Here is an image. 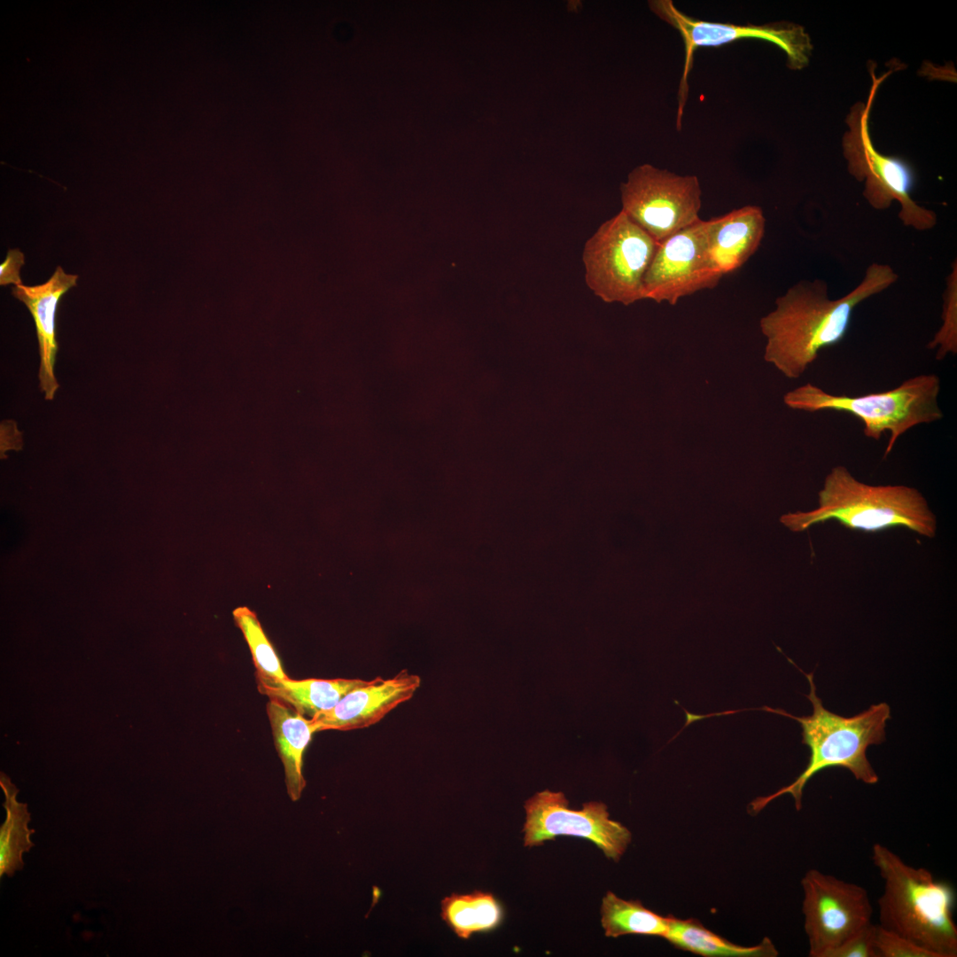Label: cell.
<instances>
[{
	"mask_svg": "<svg viewBox=\"0 0 957 957\" xmlns=\"http://www.w3.org/2000/svg\"><path fill=\"white\" fill-rule=\"evenodd\" d=\"M887 264L872 263L853 290L829 300L826 281L803 280L775 300V308L760 319L766 338L764 358L789 378L799 377L825 347L845 336L854 308L897 282Z\"/></svg>",
	"mask_w": 957,
	"mask_h": 957,
	"instance_id": "obj_1",
	"label": "cell"
},
{
	"mask_svg": "<svg viewBox=\"0 0 957 957\" xmlns=\"http://www.w3.org/2000/svg\"><path fill=\"white\" fill-rule=\"evenodd\" d=\"M810 692L805 696L811 702L813 713L798 717L782 709L763 706L761 710L785 716L798 721L802 727V743L810 749V757L804 771L789 785L768 796L759 797L750 804V812L757 814L775 798L790 794L795 807H802L803 790L810 779L819 772L830 767L849 770L853 776L866 784H875L878 775L867 758V749L872 744L884 741V728L891 718V709L886 703L872 704L868 709L852 717H844L826 709L817 696L813 673H805Z\"/></svg>",
	"mask_w": 957,
	"mask_h": 957,
	"instance_id": "obj_2",
	"label": "cell"
},
{
	"mask_svg": "<svg viewBox=\"0 0 957 957\" xmlns=\"http://www.w3.org/2000/svg\"><path fill=\"white\" fill-rule=\"evenodd\" d=\"M871 859L883 880L878 899L879 925L934 957H956V894L953 885L937 880L924 868L908 865L879 843L873 845Z\"/></svg>",
	"mask_w": 957,
	"mask_h": 957,
	"instance_id": "obj_3",
	"label": "cell"
},
{
	"mask_svg": "<svg viewBox=\"0 0 957 957\" xmlns=\"http://www.w3.org/2000/svg\"><path fill=\"white\" fill-rule=\"evenodd\" d=\"M834 519L847 528L875 533L902 526L933 538L937 523L922 494L906 486H871L856 479L844 466L831 469L818 493V507L788 513L780 522L799 533Z\"/></svg>",
	"mask_w": 957,
	"mask_h": 957,
	"instance_id": "obj_4",
	"label": "cell"
},
{
	"mask_svg": "<svg viewBox=\"0 0 957 957\" xmlns=\"http://www.w3.org/2000/svg\"><path fill=\"white\" fill-rule=\"evenodd\" d=\"M940 379L936 374L911 377L891 390L860 396L835 395L807 383L783 397L784 403L798 410L817 412L834 410L850 413L864 425V434L880 440L889 432L884 457L899 438L909 429L942 419L938 398Z\"/></svg>",
	"mask_w": 957,
	"mask_h": 957,
	"instance_id": "obj_5",
	"label": "cell"
},
{
	"mask_svg": "<svg viewBox=\"0 0 957 957\" xmlns=\"http://www.w3.org/2000/svg\"><path fill=\"white\" fill-rule=\"evenodd\" d=\"M897 67L881 77L870 66L872 86L867 104L858 102L846 118L849 131L843 138L844 155L849 173L859 182L865 181L863 196L875 210H885L893 200L900 204L899 218L906 227L924 231L935 227V212L918 205L911 197L915 173L905 160L883 155L875 148L869 133V115L879 85Z\"/></svg>",
	"mask_w": 957,
	"mask_h": 957,
	"instance_id": "obj_6",
	"label": "cell"
},
{
	"mask_svg": "<svg viewBox=\"0 0 957 957\" xmlns=\"http://www.w3.org/2000/svg\"><path fill=\"white\" fill-rule=\"evenodd\" d=\"M658 243L620 211L585 244L582 261L588 288L605 302L643 300V278Z\"/></svg>",
	"mask_w": 957,
	"mask_h": 957,
	"instance_id": "obj_7",
	"label": "cell"
},
{
	"mask_svg": "<svg viewBox=\"0 0 957 957\" xmlns=\"http://www.w3.org/2000/svg\"><path fill=\"white\" fill-rule=\"evenodd\" d=\"M620 191L621 211L657 243L700 220L702 191L696 175L643 164L629 173Z\"/></svg>",
	"mask_w": 957,
	"mask_h": 957,
	"instance_id": "obj_8",
	"label": "cell"
},
{
	"mask_svg": "<svg viewBox=\"0 0 957 957\" xmlns=\"http://www.w3.org/2000/svg\"><path fill=\"white\" fill-rule=\"evenodd\" d=\"M650 10L662 20L676 29L685 49V62L679 92L678 122L682 115L688 92V74L693 55L700 47H720L737 40L758 39L770 42L787 56V65L793 70L805 67L810 60L813 44L804 27L776 22L765 25H735L694 19L679 11L671 0L650 1Z\"/></svg>",
	"mask_w": 957,
	"mask_h": 957,
	"instance_id": "obj_9",
	"label": "cell"
},
{
	"mask_svg": "<svg viewBox=\"0 0 957 957\" xmlns=\"http://www.w3.org/2000/svg\"><path fill=\"white\" fill-rule=\"evenodd\" d=\"M801 886L810 957H827L831 950L872 923L873 908L864 887L815 868L805 874Z\"/></svg>",
	"mask_w": 957,
	"mask_h": 957,
	"instance_id": "obj_10",
	"label": "cell"
},
{
	"mask_svg": "<svg viewBox=\"0 0 957 957\" xmlns=\"http://www.w3.org/2000/svg\"><path fill=\"white\" fill-rule=\"evenodd\" d=\"M524 844L533 847L557 836H572L593 842L603 854L619 861L631 842V832L610 819L607 806L588 802L572 810L562 792L543 790L525 803Z\"/></svg>",
	"mask_w": 957,
	"mask_h": 957,
	"instance_id": "obj_11",
	"label": "cell"
},
{
	"mask_svg": "<svg viewBox=\"0 0 957 957\" xmlns=\"http://www.w3.org/2000/svg\"><path fill=\"white\" fill-rule=\"evenodd\" d=\"M709 222L700 219L658 243L643 278V298L676 305L681 298L713 289L722 276L708 254Z\"/></svg>",
	"mask_w": 957,
	"mask_h": 957,
	"instance_id": "obj_12",
	"label": "cell"
},
{
	"mask_svg": "<svg viewBox=\"0 0 957 957\" xmlns=\"http://www.w3.org/2000/svg\"><path fill=\"white\" fill-rule=\"evenodd\" d=\"M421 678L408 670L393 677H377L347 693L332 709L313 720L317 731H348L369 727L412 698Z\"/></svg>",
	"mask_w": 957,
	"mask_h": 957,
	"instance_id": "obj_13",
	"label": "cell"
},
{
	"mask_svg": "<svg viewBox=\"0 0 957 957\" xmlns=\"http://www.w3.org/2000/svg\"><path fill=\"white\" fill-rule=\"evenodd\" d=\"M77 278L78 275L66 274L58 266L45 283L33 286L18 284L12 291L27 307L35 322L40 356L39 387L47 401L54 399L59 387L54 371L58 352L57 307L61 297L76 285Z\"/></svg>",
	"mask_w": 957,
	"mask_h": 957,
	"instance_id": "obj_14",
	"label": "cell"
},
{
	"mask_svg": "<svg viewBox=\"0 0 957 957\" xmlns=\"http://www.w3.org/2000/svg\"><path fill=\"white\" fill-rule=\"evenodd\" d=\"M708 254L723 276L740 268L758 250L766 219L757 206H745L708 220Z\"/></svg>",
	"mask_w": 957,
	"mask_h": 957,
	"instance_id": "obj_15",
	"label": "cell"
},
{
	"mask_svg": "<svg viewBox=\"0 0 957 957\" xmlns=\"http://www.w3.org/2000/svg\"><path fill=\"white\" fill-rule=\"evenodd\" d=\"M266 710L274 743L284 765L287 794L292 801H297L306 786L304 751L313 734L318 732L317 726L313 719L275 698H269Z\"/></svg>",
	"mask_w": 957,
	"mask_h": 957,
	"instance_id": "obj_16",
	"label": "cell"
},
{
	"mask_svg": "<svg viewBox=\"0 0 957 957\" xmlns=\"http://www.w3.org/2000/svg\"><path fill=\"white\" fill-rule=\"evenodd\" d=\"M361 679H257L259 692L313 719L332 709L347 693L364 685Z\"/></svg>",
	"mask_w": 957,
	"mask_h": 957,
	"instance_id": "obj_17",
	"label": "cell"
},
{
	"mask_svg": "<svg viewBox=\"0 0 957 957\" xmlns=\"http://www.w3.org/2000/svg\"><path fill=\"white\" fill-rule=\"evenodd\" d=\"M665 938L674 947L705 957H775L778 951L770 938L754 946L735 945L706 929L696 919L668 915Z\"/></svg>",
	"mask_w": 957,
	"mask_h": 957,
	"instance_id": "obj_18",
	"label": "cell"
},
{
	"mask_svg": "<svg viewBox=\"0 0 957 957\" xmlns=\"http://www.w3.org/2000/svg\"><path fill=\"white\" fill-rule=\"evenodd\" d=\"M440 916L446 924L463 939L472 934L491 931L503 920V908L488 891L452 893L440 903Z\"/></svg>",
	"mask_w": 957,
	"mask_h": 957,
	"instance_id": "obj_19",
	"label": "cell"
},
{
	"mask_svg": "<svg viewBox=\"0 0 957 957\" xmlns=\"http://www.w3.org/2000/svg\"><path fill=\"white\" fill-rule=\"evenodd\" d=\"M0 786L4 793L3 804L6 816L0 827V876H12L17 870L22 869V854L27 852L34 844L30 836L35 832L27 825L30 813L27 804L17 800L19 790L3 772L0 774Z\"/></svg>",
	"mask_w": 957,
	"mask_h": 957,
	"instance_id": "obj_20",
	"label": "cell"
},
{
	"mask_svg": "<svg viewBox=\"0 0 957 957\" xmlns=\"http://www.w3.org/2000/svg\"><path fill=\"white\" fill-rule=\"evenodd\" d=\"M601 922L606 937L635 934L665 938L668 918L646 908L639 900H625L607 891L602 900Z\"/></svg>",
	"mask_w": 957,
	"mask_h": 957,
	"instance_id": "obj_21",
	"label": "cell"
},
{
	"mask_svg": "<svg viewBox=\"0 0 957 957\" xmlns=\"http://www.w3.org/2000/svg\"><path fill=\"white\" fill-rule=\"evenodd\" d=\"M232 615L249 647L256 678L278 681L289 678L256 613L246 606H240L233 611Z\"/></svg>",
	"mask_w": 957,
	"mask_h": 957,
	"instance_id": "obj_22",
	"label": "cell"
},
{
	"mask_svg": "<svg viewBox=\"0 0 957 957\" xmlns=\"http://www.w3.org/2000/svg\"><path fill=\"white\" fill-rule=\"evenodd\" d=\"M943 324L934 338L929 342V349H936V359L943 360L949 354L957 353V261L952 265V271L946 279V287L943 295Z\"/></svg>",
	"mask_w": 957,
	"mask_h": 957,
	"instance_id": "obj_23",
	"label": "cell"
},
{
	"mask_svg": "<svg viewBox=\"0 0 957 957\" xmlns=\"http://www.w3.org/2000/svg\"><path fill=\"white\" fill-rule=\"evenodd\" d=\"M873 942L875 957H934L927 950L880 925H875Z\"/></svg>",
	"mask_w": 957,
	"mask_h": 957,
	"instance_id": "obj_24",
	"label": "cell"
},
{
	"mask_svg": "<svg viewBox=\"0 0 957 957\" xmlns=\"http://www.w3.org/2000/svg\"><path fill=\"white\" fill-rule=\"evenodd\" d=\"M874 930L875 925L869 924L831 950L827 957H875Z\"/></svg>",
	"mask_w": 957,
	"mask_h": 957,
	"instance_id": "obj_25",
	"label": "cell"
},
{
	"mask_svg": "<svg viewBox=\"0 0 957 957\" xmlns=\"http://www.w3.org/2000/svg\"><path fill=\"white\" fill-rule=\"evenodd\" d=\"M25 263V257L19 249H10L5 260L0 265V284L6 285L22 284L19 271Z\"/></svg>",
	"mask_w": 957,
	"mask_h": 957,
	"instance_id": "obj_26",
	"label": "cell"
}]
</instances>
